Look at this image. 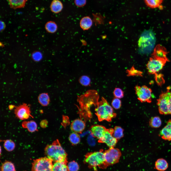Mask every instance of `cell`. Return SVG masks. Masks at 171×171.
I'll list each match as a JSON object with an SVG mask.
<instances>
[{
  "instance_id": "cell-1",
  "label": "cell",
  "mask_w": 171,
  "mask_h": 171,
  "mask_svg": "<svg viewBox=\"0 0 171 171\" xmlns=\"http://www.w3.org/2000/svg\"><path fill=\"white\" fill-rule=\"evenodd\" d=\"M47 157L55 162H67V154L57 139L51 144L47 145L44 149Z\"/></svg>"
},
{
  "instance_id": "cell-2",
  "label": "cell",
  "mask_w": 171,
  "mask_h": 171,
  "mask_svg": "<svg viewBox=\"0 0 171 171\" xmlns=\"http://www.w3.org/2000/svg\"><path fill=\"white\" fill-rule=\"evenodd\" d=\"M96 106L95 114L100 121H110L116 116L113 108L103 97L102 98L101 100L98 102Z\"/></svg>"
},
{
  "instance_id": "cell-3",
  "label": "cell",
  "mask_w": 171,
  "mask_h": 171,
  "mask_svg": "<svg viewBox=\"0 0 171 171\" xmlns=\"http://www.w3.org/2000/svg\"><path fill=\"white\" fill-rule=\"evenodd\" d=\"M85 162L91 167L106 166L104 152L101 151L87 153L85 156Z\"/></svg>"
},
{
  "instance_id": "cell-4",
  "label": "cell",
  "mask_w": 171,
  "mask_h": 171,
  "mask_svg": "<svg viewBox=\"0 0 171 171\" xmlns=\"http://www.w3.org/2000/svg\"><path fill=\"white\" fill-rule=\"evenodd\" d=\"M155 38L151 33H144L140 38L138 45L141 51L142 52H150L153 48L154 44Z\"/></svg>"
},
{
  "instance_id": "cell-5",
  "label": "cell",
  "mask_w": 171,
  "mask_h": 171,
  "mask_svg": "<svg viewBox=\"0 0 171 171\" xmlns=\"http://www.w3.org/2000/svg\"><path fill=\"white\" fill-rule=\"evenodd\" d=\"M52 161L47 157L34 160L32 163V171H53Z\"/></svg>"
},
{
  "instance_id": "cell-6",
  "label": "cell",
  "mask_w": 171,
  "mask_h": 171,
  "mask_svg": "<svg viewBox=\"0 0 171 171\" xmlns=\"http://www.w3.org/2000/svg\"><path fill=\"white\" fill-rule=\"evenodd\" d=\"M168 61V59L151 57L146 65L148 73L152 74L157 73L162 69L166 62Z\"/></svg>"
},
{
  "instance_id": "cell-7",
  "label": "cell",
  "mask_w": 171,
  "mask_h": 171,
  "mask_svg": "<svg viewBox=\"0 0 171 171\" xmlns=\"http://www.w3.org/2000/svg\"><path fill=\"white\" fill-rule=\"evenodd\" d=\"M104 152L105 164L106 166L118 163L121 155L119 149L114 147L109 148Z\"/></svg>"
},
{
  "instance_id": "cell-8",
  "label": "cell",
  "mask_w": 171,
  "mask_h": 171,
  "mask_svg": "<svg viewBox=\"0 0 171 171\" xmlns=\"http://www.w3.org/2000/svg\"><path fill=\"white\" fill-rule=\"evenodd\" d=\"M136 94L138 99L142 102H152V92L151 89L147 86H136L135 87Z\"/></svg>"
},
{
  "instance_id": "cell-9",
  "label": "cell",
  "mask_w": 171,
  "mask_h": 171,
  "mask_svg": "<svg viewBox=\"0 0 171 171\" xmlns=\"http://www.w3.org/2000/svg\"><path fill=\"white\" fill-rule=\"evenodd\" d=\"M30 106L29 104L24 103L15 107L14 113L16 116L20 120L28 119L33 117L31 114Z\"/></svg>"
},
{
  "instance_id": "cell-10",
  "label": "cell",
  "mask_w": 171,
  "mask_h": 171,
  "mask_svg": "<svg viewBox=\"0 0 171 171\" xmlns=\"http://www.w3.org/2000/svg\"><path fill=\"white\" fill-rule=\"evenodd\" d=\"M169 90L162 92L157 100L159 111L161 114H169L168 107Z\"/></svg>"
},
{
  "instance_id": "cell-11",
  "label": "cell",
  "mask_w": 171,
  "mask_h": 171,
  "mask_svg": "<svg viewBox=\"0 0 171 171\" xmlns=\"http://www.w3.org/2000/svg\"><path fill=\"white\" fill-rule=\"evenodd\" d=\"M113 129H107L101 140L99 142L104 143L109 147H114L117 142V140L113 135Z\"/></svg>"
},
{
  "instance_id": "cell-12",
  "label": "cell",
  "mask_w": 171,
  "mask_h": 171,
  "mask_svg": "<svg viewBox=\"0 0 171 171\" xmlns=\"http://www.w3.org/2000/svg\"><path fill=\"white\" fill-rule=\"evenodd\" d=\"M107 129L102 126L95 125L91 126L90 131L92 136L97 138L99 142L103 137Z\"/></svg>"
},
{
  "instance_id": "cell-13",
  "label": "cell",
  "mask_w": 171,
  "mask_h": 171,
  "mask_svg": "<svg viewBox=\"0 0 171 171\" xmlns=\"http://www.w3.org/2000/svg\"><path fill=\"white\" fill-rule=\"evenodd\" d=\"M167 53V52L165 48L160 44H158L154 48L151 57L168 59L166 56Z\"/></svg>"
},
{
  "instance_id": "cell-14",
  "label": "cell",
  "mask_w": 171,
  "mask_h": 171,
  "mask_svg": "<svg viewBox=\"0 0 171 171\" xmlns=\"http://www.w3.org/2000/svg\"><path fill=\"white\" fill-rule=\"evenodd\" d=\"M85 124L84 121L80 119L73 120L71 125V129L74 132L77 133H81L84 130Z\"/></svg>"
},
{
  "instance_id": "cell-15",
  "label": "cell",
  "mask_w": 171,
  "mask_h": 171,
  "mask_svg": "<svg viewBox=\"0 0 171 171\" xmlns=\"http://www.w3.org/2000/svg\"><path fill=\"white\" fill-rule=\"evenodd\" d=\"M160 136L166 140H171V120H169L166 125L160 131Z\"/></svg>"
},
{
  "instance_id": "cell-16",
  "label": "cell",
  "mask_w": 171,
  "mask_h": 171,
  "mask_svg": "<svg viewBox=\"0 0 171 171\" xmlns=\"http://www.w3.org/2000/svg\"><path fill=\"white\" fill-rule=\"evenodd\" d=\"M168 164L167 162L163 158L158 159L155 162V168L158 171H165L168 168Z\"/></svg>"
},
{
  "instance_id": "cell-17",
  "label": "cell",
  "mask_w": 171,
  "mask_h": 171,
  "mask_svg": "<svg viewBox=\"0 0 171 171\" xmlns=\"http://www.w3.org/2000/svg\"><path fill=\"white\" fill-rule=\"evenodd\" d=\"M92 24V21L90 17L86 16L82 18L80 22V26L83 30H87L91 27Z\"/></svg>"
},
{
  "instance_id": "cell-18",
  "label": "cell",
  "mask_w": 171,
  "mask_h": 171,
  "mask_svg": "<svg viewBox=\"0 0 171 171\" xmlns=\"http://www.w3.org/2000/svg\"><path fill=\"white\" fill-rule=\"evenodd\" d=\"M22 125L23 128H26L30 132H33L38 131L37 124L34 121H23Z\"/></svg>"
},
{
  "instance_id": "cell-19",
  "label": "cell",
  "mask_w": 171,
  "mask_h": 171,
  "mask_svg": "<svg viewBox=\"0 0 171 171\" xmlns=\"http://www.w3.org/2000/svg\"><path fill=\"white\" fill-rule=\"evenodd\" d=\"M50 8L51 11L55 13H58L61 11L63 8L62 2L59 0H53L52 2Z\"/></svg>"
},
{
  "instance_id": "cell-20",
  "label": "cell",
  "mask_w": 171,
  "mask_h": 171,
  "mask_svg": "<svg viewBox=\"0 0 171 171\" xmlns=\"http://www.w3.org/2000/svg\"><path fill=\"white\" fill-rule=\"evenodd\" d=\"M10 7L14 9L24 7L27 0H8Z\"/></svg>"
},
{
  "instance_id": "cell-21",
  "label": "cell",
  "mask_w": 171,
  "mask_h": 171,
  "mask_svg": "<svg viewBox=\"0 0 171 171\" xmlns=\"http://www.w3.org/2000/svg\"><path fill=\"white\" fill-rule=\"evenodd\" d=\"M53 171H68L67 163L62 162H55L53 165Z\"/></svg>"
},
{
  "instance_id": "cell-22",
  "label": "cell",
  "mask_w": 171,
  "mask_h": 171,
  "mask_svg": "<svg viewBox=\"0 0 171 171\" xmlns=\"http://www.w3.org/2000/svg\"><path fill=\"white\" fill-rule=\"evenodd\" d=\"M38 100L40 104L44 106H47L49 104L50 101L48 93H46L40 94L38 97Z\"/></svg>"
},
{
  "instance_id": "cell-23",
  "label": "cell",
  "mask_w": 171,
  "mask_h": 171,
  "mask_svg": "<svg viewBox=\"0 0 171 171\" xmlns=\"http://www.w3.org/2000/svg\"><path fill=\"white\" fill-rule=\"evenodd\" d=\"M163 0H144L145 3L148 7L152 9L159 7Z\"/></svg>"
},
{
  "instance_id": "cell-24",
  "label": "cell",
  "mask_w": 171,
  "mask_h": 171,
  "mask_svg": "<svg viewBox=\"0 0 171 171\" xmlns=\"http://www.w3.org/2000/svg\"><path fill=\"white\" fill-rule=\"evenodd\" d=\"M46 30L48 33H53L56 32L57 27V24L52 21H49L47 22L45 25Z\"/></svg>"
},
{
  "instance_id": "cell-25",
  "label": "cell",
  "mask_w": 171,
  "mask_h": 171,
  "mask_svg": "<svg viewBox=\"0 0 171 171\" xmlns=\"http://www.w3.org/2000/svg\"><path fill=\"white\" fill-rule=\"evenodd\" d=\"M1 170V171H16L14 164L9 161H6L2 164Z\"/></svg>"
},
{
  "instance_id": "cell-26",
  "label": "cell",
  "mask_w": 171,
  "mask_h": 171,
  "mask_svg": "<svg viewBox=\"0 0 171 171\" xmlns=\"http://www.w3.org/2000/svg\"><path fill=\"white\" fill-rule=\"evenodd\" d=\"M69 139L71 144L74 145L77 144L80 142V137L77 133L73 132L69 135Z\"/></svg>"
},
{
  "instance_id": "cell-27",
  "label": "cell",
  "mask_w": 171,
  "mask_h": 171,
  "mask_svg": "<svg viewBox=\"0 0 171 171\" xmlns=\"http://www.w3.org/2000/svg\"><path fill=\"white\" fill-rule=\"evenodd\" d=\"M124 130L121 127L116 126L113 129V135L117 140L119 139L124 136Z\"/></svg>"
},
{
  "instance_id": "cell-28",
  "label": "cell",
  "mask_w": 171,
  "mask_h": 171,
  "mask_svg": "<svg viewBox=\"0 0 171 171\" xmlns=\"http://www.w3.org/2000/svg\"><path fill=\"white\" fill-rule=\"evenodd\" d=\"M149 123L150 126L152 127L157 128L160 126L162 122L160 118L156 116L151 118Z\"/></svg>"
},
{
  "instance_id": "cell-29",
  "label": "cell",
  "mask_w": 171,
  "mask_h": 171,
  "mask_svg": "<svg viewBox=\"0 0 171 171\" xmlns=\"http://www.w3.org/2000/svg\"><path fill=\"white\" fill-rule=\"evenodd\" d=\"M4 146L6 150L10 152L14 149L15 147V144L12 140L8 139L4 141Z\"/></svg>"
},
{
  "instance_id": "cell-30",
  "label": "cell",
  "mask_w": 171,
  "mask_h": 171,
  "mask_svg": "<svg viewBox=\"0 0 171 171\" xmlns=\"http://www.w3.org/2000/svg\"><path fill=\"white\" fill-rule=\"evenodd\" d=\"M79 81L82 85L85 86H87L90 85V80L88 76H83L80 77L79 79Z\"/></svg>"
},
{
  "instance_id": "cell-31",
  "label": "cell",
  "mask_w": 171,
  "mask_h": 171,
  "mask_svg": "<svg viewBox=\"0 0 171 171\" xmlns=\"http://www.w3.org/2000/svg\"><path fill=\"white\" fill-rule=\"evenodd\" d=\"M67 166L68 171H77L79 168L78 163L74 161L70 162Z\"/></svg>"
},
{
  "instance_id": "cell-32",
  "label": "cell",
  "mask_w": 171,
  "mask_h": 171,
  "mask_svg": "<svg viewBox=\"0 0 171 171\" xmlns=\"http://www.w3.org/2000/svg\"><path fill=\"white\" fill-rule=\"evenodd\" d=\"M127 73L128 76H142V72L141 71L136 70L133 67H132L130 69L128 70Z\"/></svg>"
},
{
  "instance_id": "cell-33",
  "label": "cell",
  "mask_w": 171,
  "mask_h": 171,
  "mask_svg": "<svg viewBox=\"0 0 171 171\" xmlns=\"http://www.w3.org/2000/svg\"><path fill=\"white\" fill-rule=\"evenodd\" d=\"M121 102L119 98H115L113 100L111 104L113 108L116 109L120 108L121 106Z\"/></svg>"
},
{
  "instance_id": "cell-34",
  "label": "cell",
  "mask_w": 171,
  "mask_h": 171,
  "mask_svg": "<svg viewBox=\"0 0 171 171\" xmlns=\"http://www.w3.org/2000/svg\"><path fill=\"white\" fill-rule=\"evenodd\" d=\"M113 94L115 98L119 99L122 98L124 96L123 91L119 88H116L114 90Z\"/></svg>"
},
{
  "instance_id": "cell-35",
  "label": "cell",
  "mask_w": 171,
  "mask_h": 171,
  "mask_svg": "<svg viewBox=\"0 0 171 171\" xmlns=\"http://www.w3.org/2000/svg\"><path fill=\"white\" fill-rule=\"evenodd\" d=\"M155 74L156 80L157 82L159 85H162L164 82L163 76L161 74H158L157 73Z\"/></svg>"
},
{
  "instance_id": "cell-36",
  "label": "cell",
  "mask_w": 171,
  "mask_h": 171,
  "mask_svg": "<svg viewBox=\"0 0 171 171\" xmlns=\"http://www.w3.org/2000/svg\"><path fill=\"white\" fill-rule=\"evenodd\" d=\"M42 57L41 53L39 52H36L33 53L32 55L33 59L36 61L40 60Z\"/></svg>"
},
{
  "instance_id": "cell-37",
  "label": "cell",
  "mask_w": 171,
  "mask_h": 171,
  "mask_svg": "<svg viewBox=\"0 0 171 171\" xmlns=\"http://www.w3.org/2000/svg\"><path fill=\"white\" fill-rule=\"evenodd\" d=\"M74 3L77 6L81 7L86 4V0H74Z\"/></svg>"
},
{
  "instance_id": "cell-38",
  "label": "cell",
  "mask_w": 171,
  "mask_h": 171,
  "mask_svg": "<svg viewBox=\"0 0 171 171\" xmlns=\"http://www.w3.org/2000/svg\"><path fill=\"white\" fill-rule=\"evenodd\" d=\"M168 107L169 114H171V91L169 89Z\"/></svg>"
},
{
  "instance_id": "cell-39",
  "label": "cell",
  "mask_w": 171,
  "mask_h": 171,
  "mask_svg": "<svg viewBox=\"0 0 171 171\" xmlns=\"http://www.w3.org/2000/svg\"><path fill=\"white\" fill-rule=\"evenodd\" d=\"M5 23L3 21H0V30L2 31L5 28Z\"/></svg>"
},
{
  "instance_id": "cell-40",
  "label": "cell",
  "mask_w": 171,
  "mask_h": 171,
  "mask_svg": "<svg viewBox=\"0 0 171 171\" xmlns=\"http://www.w3.org/2000/svg\"><path fill=\"white\" fill-rule=\"evenodd\" d=\"M48 124L46 120L42 121L40 123L41 126L42 127H46Z\"/></svg>"
},
{
  "instance_id": "cell-41",
  "label": "cell",
  "mask_w": 171,
  "mask_h": 171,
  "mask_svg": "<svg viewBox=\"0 0 171 171\" xmlns=\"http://www.w3.org/2000/svg\"><path fill=\"white\" fill-rule=\"evenodd\" d=\"M14 105H10L9 107L10 109H12L14 108Z\"/></svg>"
}]
</instances>
